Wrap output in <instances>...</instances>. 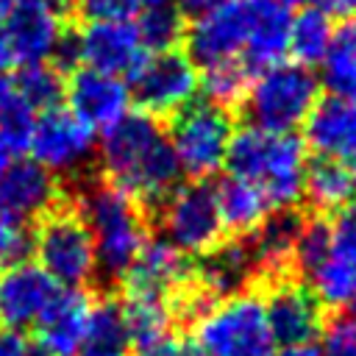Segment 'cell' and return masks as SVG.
<instances>
[{
	"mask_svg": "<svg viewBox=\"0 0 356 356\" xmlns=\"http://www.w3.org/2000/svg\"><path fill=\"white\" fill-rule=\"evenodd\" d=\"M11 64H14V58H11V50H8L6 31H3V25H0V72H6Z\"/></svg>",
	"mask_w": 356,
	"mask_h": 356,
	"instance_id": "44",
	"label": "cell"
},
{
	"mask_svg": "<svg viewBox=\"0 0 356 356\" xmlns=\"http://www.w3.org/2000/svg\"><path fill=\"white\" fill-rule=\"evenodd\" d=\"M120 309L134 345H145L170 334L172 303L167 295L145 292V289H122Z\"/></svg>",
	"mask_w": 356,
	"mask_h": 356,
	"instance_id": "26",
	"label": "cell"
},
{
	"mask_svg": "<svg viewBox=\"0 0 356 356\" xmlns=\"http://www.w3.org/2000/svg\"><path fill=\"white\" fill-rule=\"evenodd\" d=\"M17 3H19V0H0V19H3V17H6Z\"/></svg>",
	"mask_w": 356,
	"mask_h": 356,
	"instance_id": "47",
	"label": "cell"
},
{
	"mask_svg": "<svg viewBox=\"0 0 356 356\" xmlns=\"http://www.w3.org/2000/svg\"><path fill=\"white\" fill-rule=\"evenodd\" d=\"M33 253L39 267L58 286H86L97 273L95 239L78 209L56 206L33 231Z\"/></svg>",
	"mask_w": 356,
	"mask_h": 356,
	"instance_id": "7",
	"label": "cell"
},
{
	"mask_svg": "<svg viewBox=\"0 0 356 356\" xmlns=\"http://www.w3.org/2000/svg\"><path fill=\"white\" fill-rule=\"evenodd\" d=\"M320 67L328 95L356 103V17L334 25V36Z\"/></svg>",
	"mask_w": 356,
	"mask_h": 356,
	"instance_id": "28",
	"label": "cell"
},
{
	"mask_svg": "<svg viewBox=\"0 0 356 356\" xmlns=\"http://www.w3.org/2000/svg\"><path fill=\"white\" fill-rule=\"evenodd\" d=\"M331 253L356 270V206L337 211L331 222Z\"/></svg>",
	"mask_w": 356,
	"mask_h": 356,
	"instance_id": "38",
	"label": "cell"
},
{
	"mask_svg": "<svg viewBox=\"0 0 356 356\" xmlns=\"http://www.w3.org/2000/svg\"><path fill=\"white\" fill-rule=\"evenodd\" d=\"M131 345L134 342H131L120 303L111 298H103L97 303L92 300L86 331L78 350L83 356H128Z\"/></svg>",
	"mask_w": 356,
	"mask_h": 356,
	"instance_id": "25",
	"label": "cell"
},
{
	"mask_svg": "<svg viewBox=\"0 0 356 356\" xmlns=\"http://www.w3.org/2000/svg\"><path fill=\"white\" fill-rule=\"evenodd\" d=\"M320 356H356V320L348 314L331 317L320 328Z\"/></svg>",
	"mask_w": 356,
	"mask_h": 356,
	"instance_id": "36",
	"label": "cell"
},
{
	"mask_svg": "<svg viewBox=\"0 0 356 356\" xmlns=\"http://www.w3.org/2000/svg\"><path fill=\"white\" fill-rule=\"evenodd\" d=\"M189 345L197 356H273L264 300L253 292H234L209 303L195 317Z\"/></svg>",
	"mask_w": 356,
	"mask_h": 356,
	"instance_id": "4",
	"label": "cell"
},
{
	"mask_svg": "<svg viewBox=\"0 0 356 356\" xmlns=\"http://www.w3.org/2000/svg\"><path fill=\"white\" fill-rule=\"evenodd\" d=\"M348 167H350V178H353V195H356V159H350V161H348Z\"/></svg>",
	"mask_w": 356,
	"mask_h": 356,
	"instance_id": "48",
	"label": "cell"
},
{
	"mask_svg": "<svg viewBox=\"0 0 356 356\" xmlns=\"http://www.w3.org/2000/svg\"><path fill=\"white\" fill-rule=\"evenodd\" d=\"M167 136L181 172L195 181H206L225 167L228 145L234 136V120L228 108L195 97L189 106L172 114Z\"/></svg>",
	"mask_w": 356,
	"mask_h": 356,
	"instance_id": "6",
	"label": "cell"
},
{
	"mask_svg": "<svg viewBox=\"0 0 356 356\" xmlns=\"http://www.w3.org/2000/svg\"><path fill=\"white\" fill-rule=\"evenodd\" d=\"M248 28H250L248 0H234L211 11H203L195 17V22L184 33L186 56L195 61L197 70L217 61L242 58Z\"/></svg>",
	"mask_w": 356,
	"mask_h": 356,
	"instance_id": "14",
	"label": "cell"
},
{
	"mask_svg": "<svg viewBox=\"0 0 356 356\" xmlns=\"http://www.w3.org/2000/svg\"><path fill=\"white\" fill-rule=\"evenodd\" d=\"M145 53L147 50L139 39L134 19H106V22H86L78 33H67L53 58H58L67 67L81 64L128 78Z\"/></svg>",
	"mask_w": 356,
	"mask_h": 356,
	"instance_id": "9",
	"label": "cell"
},
{
	"mask_svg": "<svg viewBox=\"0 0 356 356\" xmlns=\"http://www.w3.org/2000/svg\"><path fill=\"white\" fill-rule=\"evenodd\" d=\"M8 161H11V150H8V147H6V142L0 139V172L6 170V164H8Z\"/></svg>",
	"mask_w": 356,
	"mask_h": 356,
	"instance_id": "46",
	"label": "cell"
},
{
	"mask_svg": "<svg viewBox=\"0 0 356 356\" xmlns=\"http://www.w3.org/2000/svg\"><path fill=\"white\" fill-rule=\"evenodd\" d=\"M131 100L150 117H172L200 95V70L184 50L145 53L125 78Z\"/></svg>",
	"mask_w": 356,
	"mask_h": 356,
	"instance_id": "8",
	"label": "cell"
},
{
	"mask_svg": "<svg viewBox=\"0 0 356 356\" xmlns=\"http://www.w3.org/2000/svg\"><path fill=\"white\" fill-rule=\"evenodd\" d=\"M136 31L147 53H161V50H175L186 33L184 25V11L175 8L172 3L167 6H145L136 17Z\"/></svg>",
	"mask_w": 356,
	"mask_h": 356,
	"instance_id": "30",
	"label": "cell"
},
{
	"mask_svg": "<svg viewBox=\"0 0 356 356\" xmlns=\"http://www.w3.org/2000/svg\"><path fill=\"white\" fill-rule=\"evenodd\" d=\"M92 298L81 286H58L36 320V339L53 356H72L81 348Z\"/></svg>",
	"mask_w": 356,
	"mask_h": 356,
	"instance_id": "19",
	"label": "cell"
},
{
	"mask_svg": "<svg viewBox=\"0 0 356 356\" xmlns=\"http://www.w3.org/2000/svg\"><path fill=\"white\" fill-rule=\"evenodd\" d=\"M331 256V222L323 217H314L309 222H300L298 242H295V256L292 261L303 275H309L317 264H323Z\"/></svg>",
	"mask_w": 356,
	"mask_h": 356,
	"instance_id": "34",
	"label": "cell"
},
{
	"mask_svg": "<svg viewBox=\"0 0 356 356\" xmlns=\"http://www.w3.org/2000/svg\"><path fill=\"white\" fill-rule=\"evenodd\" d=\"M273 356H320V348L314 342H303V345H281L273 350Z\"/></svg>",
	"mask_w": 356,
	"mask_h": 356,
	"instance_id": "43",
	"label": "cell"
},
{
	"mask_svg": "<svg viewBox=\"0 0 356 356\" xmlns=\"http://www.w3.org/2000/svg\"><path fill=\"white\" fill-rule=\"evenodd\" d=\"M309 147L298 134H275L256 125L234 131L225 170L253 181L273 209H292L303 197V172Z\"/></svg>",
	"mask_w": 356,
	"mask_h": 356,
	"instance_id": "2",
	"label": "cell"
},
{
	"mask_svg": "<svg viewBox=\"0 0 356 356\" xmlns=\"http://www.w3.org/2000/svg\"><path fill=\"white\" fill-rule=\"evenodd\" d=\"M300 217L292 209H278L270 211L253 231H250V259L253 267L267 270V273H284L295 256V242L300 231Z\"/></svg>",
	"mask_w": 356,
	"mask_h": 356,
	"instance_id": "21",
	"label": "cell"
},
{
	"mask_svg": "<svg viewBox=\"0 0 356 356\" xmlns=\"http://www.w3.org/2000/svg\"><path fill=\"white\" fill-rule=\"evenodd\" d=\"M348 306H350V317L356 320V292H353V298H350V303H348Z\"/></svg>",
	"mask_w": 356,
	"mask_h": 356,
	"instance_id": "50",
	"label": "cell"
},
{
	"mask_svg": "<svg viewBox=\"0 0 356 356\" xmlns=\"http://www.w3.org/2000/svg\"><path fill=\"white\" fill-rule=\"evenodd\" d=\"M70 11L72 0H19L0 22L14 64L50 61L67 36L64 19Z\"/></svg>",
	"mask_w": 356,
	"mask_h": 356,
	"instance_id": "12",
	"label": "cell"
},
{
	"mask_svg": "<svg viewBox=\"0 0 356 356\" xmlns=\"http://www.w3.org/2000/svg\"><path fill=\"white\" fill-rule=\"evenodd\" d=\"M331 36H334L331 17H325L312 6L295 8L289 19V33H286V58L312 70L325 58Z\"/></svg>",
	"mask_w": 356,
	"mask_h": 356,
	"instance_id": "27",
	"label": "cell"
},
{
	"mask_svg": "<svg viewBox=\"0 0 356 356\" xmlns=\"http://www.w3.org/2000/svg\"><path fill=\"white\" fill-rule=\"evenodd\" d=\"M97 159L106 181L131 195L139 206H161L178 186L181 167L161 122L145 111H128L103 131Z\"/></svg>",
	"mask_w": 356,
	"mask_h": 356,
	"instance_id": "1",
	"label": "cell"
},
{
	"mask_svg": "<svg viewBox=\"0 0 356 356\" xmlns=\"http://www.w3.org/2000/svg\"><path fill=\"white\" fill-rule=\"evenodd\" d=\"M11 83L17 97H22L36 111H47L64 100V75L50 61L19 64V72Z\"/></svg>",
	"mask_w": 356,
	"mask_h": 356,
	"instance_id": "31",
	"label": "cell"
},
{
	"mask_svg": "<svg viewBox=\"0 0 356 356\" xmlns=\"http://www.w3.org/2000/svg\"><path fill=\"white\" fill-rule=\"evenodd\" d=\"M0 356H28V339H22L19 331L0 334Z\"/></svg>",
	"mask_w": 356,
	"mask_h": 356,
	"instance_id": "41",
	"label": "cell"
},
{
	"mask_svg": "<svg viewBox=\"0 0 356 356\" xmlns=\"http://www.w3.org/2000/svg\"><path fill=\"white\" fill-rule=\"evenodd\" d=\"M225 3H234V0H178V6H181V11H186V14H203V11H211V8H217V6H225Z\"/></svg>",
	"mask_w": 356,
	"mask_h": 356,
	"instance_id": "42",
	"label": "cell"
},
{
	"mask_svg": "<svg viewBox=\"0 0 356 356\" xmlns=\"http://www.w3.org/2000/svg\"><path fill=\"white\" fill-rule=\"evenodd\" d=\"M64 100L67 108L95 131L120 122L134 103L125 78L92 67H75L72 75L64 78Z\"/></svg>",
	"mask_w": 356,
	"mask_h": 356,
	"instance_id": "13",
	"label": "cell"
},
{
	"mask_svg": "<svg viewBox=\"0 0 356 356\" xmlns=\"http://www.w3.org/2000/svg\"><path fill=\"white\" fill-rule=\"evenodd\" d=\"M317 11H323L331 19H350L356 17V0H300Z\"/></svg>",
	"mask_w": 356,
	"mask_h": 356,
	"instance_id": "40",
	"label": "cell"
},
{
	"mask_svg": "<svg viewBox=\"0 0 356 356\" xmlns=\"http://www.w3.org/2000/svg\"><path fill=\"white\" fill-rule=\"evenodd\" d=\"M261 300L275 345L314 342L323 328V306L309 286L298 281H278Z\"/></svg>",
	"mask_w": 356,
	"mask_h": 356,
	"instance_id": "16",
	"label": "cell"
},
{
	"mask_svg": "<svg viewBox=\"0 0 356 356\" xmlns=\"http://www.w3.org/2000/svg\"><path fill=\"white\" fill-rule=\"evenodd\" d=\"M189 275H192V267L184 250H178L164 236H147L136 259L120 278H122V289H145V292H159L172 298V292L184 286Z\"/></svg>",
	"mask_w": 356,
	"mask_h": 356,
	"instance_id": "18",
	"label": "cell"
},
{
	"mask_svg": "<svg viewBox=\"0 0 356 356\" xmlns=\"http://www.w3.org/2000/svg\"><path fill=\"white\" fill-rule=\"evenodd\" d=\"M320 100L317 75L289 58L253 72L242 100L248 122L275 134H295Z\"/></svg>",
	"mask_w": 356,
	"mask_h": 356,
	"instance_id": "5",
	"label": "cell"
},
{
	"mask_svg": "<svg viewBox=\"0 0 356 356\" xmlns=\"http://www.w3.org/2000/svg\"><path fill=\"white\" fill-rule=\"evenodd\" d=\"M306 284H309L312 295L320 300V306L342 309L350 303V298L356 292V270L331 253L323 264H317L306 275Z\"/></svg>",
	"mask_w": 356,
	"mask_h": 356,
	"instance_id": "32",
	"label": "cell"
},
{
	"mask_svg": "<svg viewBox=\"0 0 356 356\" xmlns=\"http://www.w3.org/2000/svg\"><path fill=\"white\" fill-rule=\"evenodd\" d=\"M303 197L320 214H337L345 206H350L356 195H353V178L348 161L331 156H314L312 161H306Z\"/></svg>",
	"mask_w": 356,
	"mask_h": 356,
	"instance_id": "23",
	"label": "cell"
},
{
	"mask_svg": "<svg viewBox=\"0 0 356 356\" xmlns=\"http://www.w3.org/2000/svg\"><path fill=\"white\" fill-rule=\"evenodd\" d=\"M134 356H197L195 348L189 345V339H175V337H159L153 342H145V345H136Z\"/></svg>",
	"mask_w": 356,
	"mask_h": 356,
	"instance_id": "39",
	"label": "cell"
},
{
	"mask_svg": "<svg viewBox=\"0 0 356 356\" xmlns=\"http://www.w3.org/2000/svg\"><path fill=\"white\" fill-rule=\"evenodd\" d=\"M11 97H14V83H11V78H6V75L0 72V108H3Z\"/></svg>",
	"mask_w": 356,
	"mask_h": 356,
	"instance_id": "45",
	"label": "cell"
},
{
	"mask_svg": "<svg viewBox=\"0 0 356 356\" xmlns=\"http://www.w3.org/2000/svg\"><path fill=\"white\" fill-rule=\"evenodd\" d=\"M250 270H253V259H250L248 245H242V242L222 245L220 242L214 250L206 253V259L200 264V273H197L200 292L209 298H217V300L228 298L242 289Z\"/></svg>",
	"mask_w": 356,
	"mask_h": 356,
	"instance_id": "24",
	"label": "cell"
},
{
	"mask_svg": "<svg viewBox=\"0 0 356 356\" xmlns=\"http://www.w3.org/2000/svg\"><path fill=\"white\" fill-rule=\"evenodd\" d=\"M167 3H172V0H142V8L145 6H167Z\"/></svg>",
	"mask_w": 356,
	"mask_h": 356,
	"instance_id": "49",
	"label": "cell"
},
{
	"mask_svg": "<svg viewBox=\"0 0 356 356\" xmlns=\"http://www.w3.org/2000/svg\"><path fill=\"white\" fill-rule=\"evenodd\" d=\"M161 236L186 256H206L222 242L214 186L206 181L178 184L161 203Z\"/></svg>",
	"mask_w": 356,
	"mask_h": 356,
	"instance_id": "10",
	"label": "cell"
},
{
	"mask_svg": "<svg viewBox=\"0 0 356 356\" xmlns=\"http://www.w3.org/2000/svg\"><path fill=\"white\" fill-rule=\"evenodd\" d=\"M72 11H78L83 22L134 19L142 11V0H72Z\"/></svg>",
	"mask_w": 356,
	"mask_h": 356,
	"instance_id": "37",
	"label": "cell"
},
{
	"mask_svg": "<svg viewBox=\"0 0 356 356\" xmlns=\"http://www.w3.org/2000/svg\"><path fill=\"white\" fill-rule=\"evenodd\" d=\"M36 117L39 111L31 108L22 97H14L0 108V139L6 142V147L14 153H28L31 147V136H33V128H36Z\"/></svg>",
	"mask_w": 356,
	"mask_h": 356,
	"instance_id": "33",
	"label": "cell"
},
{
	"mask_svg": "<svg viewBox=\"0 0 356 356\" xmlns=\"http://www.w3.org/2000/svg\"><path fill=\"white\" fill-rule=\"evenodd\" d=\"M214 200L220 222L231 234H250L273 211L267 195L253 181H245L231 172L220 184H214Z\"/></svg>",
	"mask_w": 356,
	"mask_h": 356,
	"instance_id": "22",
	"label": "cell"
},
{
	"mask_svg": "<svg viewBox=\"0 0 356 356\" xmlns=\"http://www.w3.org/2000/svg\"><path fill=\"white\" fill-rule=\"evenodd\" d=\"M58 284L31 261L8 267L0 275V323L8 331H22L36 325L39 314L53 300Z\"/></svg>",
	"mask_w": 356,
	"mask_h": 356,
	"instance_id": "17",
	"label": "cell"
},
{
	"mask_svg": "<svg viewBox=\"0 0 356 356\" xmlns=\"http://www.w3.org/2000/svg\"><path fill=\"white\" fill-rule=\"evenodd\" d=\"M28 153L53 175L81 172L97 153V131L81 122L70 108L53 106L39 111Z\"/></svg>",
	"mask_w": 356,
	"mask_h": 356,
	"instance_id": "11",
	"label": "cell"
},
{
	"mask_svg": "<svg viewBox=\"0 0 356 356\" xmlns=\"http://www.w3.org/2000/svg\"><path fill=\"white\" fill-rule=\"evenodd\" d=\"M33 256V231L25 222L0 217V267H17Z\"/></svg>",
	"mask_w": 356,
	"mask_h": 356,
	"instance_id": "35",
	"label": "cell"
},
{
	"mask_svg": "<svg viewBox=\"0 0 356 356\" xmlns=\"http://www.w3.org/2000/svg\"><path fill=\"white\" fill-rule=\"evenodd\" d=\"M78 214L92 231L97 270L108 278H120L136 259L147 239L139 203L114 184H92L78 197Z\"/></svg>",
	"mask_w": 356,
	"mask_h": 356,
	"instance_id": "3",
	"label": "cell"
},
{
	"mask_svg": "<svg viewBox=\"0 0 356 356\" xmlns=\"http://www.w3.org/2000/svg\"><path fill=\"white\" fill-rule=\"evenodd\" d=\"M303 142L317 156L356 159V103L334 95L320 97L303 122Z\"/></svg>",
	"mask_w": 356,
	"mask_h": 356,
	"instance_id": "20",
	"label": "cell"
},
{
	"mask_svg": "<svg viewBox=\"0 0 356 356\" xmlns=\"http://www.w3.org/2000/svg\"><path fill=\"white\" fill-rule=\"evenodd\" d=\"M250 78H253V70L242 58L217 61V64L200 67V95L214 106L234 108L245 100Z\"/></svg>",
	"mask_w": 356,
	"mask_h": 356,
	"instance_id": "29",
	"label": "cell"
},
{
	"mask_svg": "<svg viewBox=\"0 0 356 356\" xmlns=\"http://www.w3.org/2000/svg\"><path fill=\"white\" fill-rule=\"evenodd\" d=\"M58 178L33 159L8 161L0 172V217L14 222L42 220L58 206Z\"/></svg>",
	"mask_w": 356,
	"mask_h": 356,
	"instance_id": "15",
	"label": "cell"
}]
</instances>
